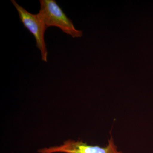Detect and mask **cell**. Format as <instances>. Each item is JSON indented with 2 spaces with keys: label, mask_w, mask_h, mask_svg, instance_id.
Listing matches in <instances>:
<instances>
[{
  "label": "cell",
  "mask_w": 153,
  "mask_h": 153,
  "mask_svg": "<svg viewBox=\"0 0 153 153\" xmlns=\"http://www.w3.org/2000/svg\"><path fill=\"white\" fill-rule=\"evenodd\" d=\"M39 153H122L118 151L112 135L108 140V144L105 147L88 145L82 141L68 140L63 144L49 148H44L38 151Z\"/></svg>",
  "instance_id": "3"
},
{
  "label": "cell",
  "mask_w": 153,
  "mask_h": 153,
  "mask_svg": "<svg viewBox=\"0 0 153 153\" xmlns=\"http://www.w3.org/2000/svg\"><path fill=\"white\" fill-rule=\"evenodd\" d=\"M40 10L38 13L47 29L55 27L73 38H80L82 31L74 27L72 21L57 4L55 0H40Z\"/></svg>",
  "instance_id": "1"
},
{
  "label": "cell",
  "mask_w": 153,
  "mask_h": 153,
  "mask_svg": "<svg viewBox=\"0 0 153 153\" xmlns=\"http://www.w3.org/2000/svg\"><path fill=\"white\" fill-rule=\"evenodd\" d=\"M11 1L16 9L20 21L24 27L27 29L36 39V46L41 52V60L47 62L48 51L44 40V33L47 28L42 19L38 14L31 13L19 5L15 0H11Z\"/></svg>",
  "instance_id": "2"
}]
</instances>
